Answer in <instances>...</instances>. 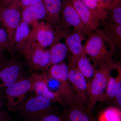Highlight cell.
I'll return each instance as SVG.
<instances>
[{
    "mask_svg": "<svg viewBox=\"0 0 121 121\" xmlns=\"http://www.w3.org/2000/svg\"><path fill=\"white\" fill-rule=\"evenodd\" d=\"M87 37L83 45L84 52L97 67L114 62L112 57L117 48L101 29L95 30Z\"/></svg>",
    "mask_w": 121,
    "mask_h": 121,
    "instance_id": "1",
    "label": "cell"
},
{
    "mask_svg": "<svg viewBox=\"0 0 121 121\" xmlns=\"http://www.w3.org/2000/svg\"><path fill=\"white\" fill-rule=\"evenodd\" d=\"M115 63L106 64L97 68L93 78L87 82L89 102L87 107L93 109L98 102L104 101L108 78L115 69Z\"/></svg>",
    "mask_w": 121,
    "mask_h": 121,
    "instance_id": "2",
    "label": "cell"
},
{
    "mask_svg": "<svg viewBox=\"0 0 121 121\" xmlns=\"http://www.w3.org/2000/svg\"><path fill=\"white\" fill-rule=\"evenodd\" d=\"M21 52L28 65L33 71H45L50 68L49 50L41 47L30 35Z\"/></svg>",
    "mask_w": 121,
    "mask_h": 121,
    "instance_id": "3",
    "label": "cell"
},
{
    "mask_svg": "<svg viewBox=\"0 0 121 121\" xmlns=\"http://www.w3.org/2000/svg\"><path fill=\"white\" fill-rule=\"evenodd\" d=\"M54 103L41 96L31 95L25 99L16 112L25 121L35 119L53 111Z\"/></svg>",
    "mask_w": 121,
    "mask_h": 121,
    "instance_id": "4",
    "label": "cell"
},
{
    "mask_svg": "<svg viewBox=\"0 0 121 121\" xmlns=\"http://www.w3.org/2000/svg\"><path fill=\"white\" fill-rule=\"evenodd\" d=\"M31 82L29 77L23 76L13 84L5 88L6 106L10 112H16L26 99L27 93L30 91Z\"/></svg>",
    "mask_w": 121,
    "mask_h": 121,
    "instance_id": "5",
    "label": "cell"
},
{
    "mask_svg": "<svg viewBox=\"0 0 121 121\" xmlns=\"http://www.w3.org/2000/svg\"><path fill=\"white\" fill-rule=\"evenodd\" d=\"M17 0L10 7L0 6V21L6 29L9 44V49L13 43L15 31L21 21L22 12Z\"/></svg>",
    "mask_w": 121,
    "mask_h": 121,
    "instance_id": "6",
    "label": "cell"
},
{
    "mask_svg": "<svg viewBox=\"0 0 121 121\" xmlns=\"http://www.w3.org/2000/svg\"><path fill=\"white\" fill-rule=\"evenodd\" d=\"M68 79L76 102L87 106V82L75 66H68Z\"/></svg>",
    "mask_w": 121,
    "mask_h": 121,
    "instance_id": "7",
    "label": "cell"
},
{
    "mask_svg": "<svg viewBox=\"0 0 121 121\" xmlns=\"http://www.w3.org/2000/svg\"><path fill=\"white\" fill-rule=\"evenodd\" d=\"M23 67L15 59L4 60L0 65V89H5L23 77Z\"/></svg>",
    "mask_w": 121,
    "mask_h": 121,
    "instance_id": "8",
    "label": "cell"
},
{
    "mask_svg": "<svg viewBox=\"0 0 121 121\" xmlns=\"http://www.w3.org/2000/svg\"><path fill=\"white\" fill-rule=\"evenodd\" d=\"M86 36L82 31L73 29L64 38L68 52L70 55L68 66H75L77 59L85 53L82 42L86 39Z\"/></svg>",
    "mask_w": 121,
    "mask_h": 121,
    "instance_id": "9",
    "label": "cell"
},
{
    "mask_svg": "<svg viewBox=\"0 0 121 121\" xmlns=\"http://www.w3.org/2000/svg\"><path fill=\"white\" fill-rule=\"evenodd\" d=\"M38 73L39 77L45 83L50 90L59 96L65 102L66 105L73 104L76 102L70 87L51 77L46 71Z\"/></svg>",
    "mask_w": 121,
    "mask_h": 121,
    "instance_id": "10",
    "label": "cell"
},
{
    "mask_svg": "<svg viewBox=\"0 0 121 121\" xmlns=\"http://www.w3.org/2000/svg\"><path fill=\"white\" fill-rule=\"evenodd\" d=\"M78 12L83 24L86 36L101 27L100 21L80 0H70Z\"/></svg>",
    "mask_w": 121,
    "mask_h": 121,
    "instance_id": "11",
    "label": "cell"
},
{
    "mask_svg": "<svg viewBox=\"0 0 121 121\" xmlns=\"http://www.w3.org/2000/svg\"><path fill=\"white\" fill-rule=\"evenodd\" d=\"M30 35L43 48L50 47L54 43L55 35L54 28L44 20L33 24Z\"/></svg>",
    "mask_w": 121,
    "mask_h": 121,
    "instance_id": "12",
    "label": "cell"
},
{
    "mask_svg": "<svg viewBox=\"0 0 121 121\" xmlns=\"http://www.w3.org/2000/svg\"><path fill=\"white\" fill-rule=\"evenodd\" d=\"M65 106L63 115L66 121H97L86 106L77 102Z\"/></svg>",
    "mask_w": 121,
    "mask_h": 121,
    "instance_id": "13",
    "label": "cell"
},
{
    "mask_svg": "<svg viewBox=\"0 0 121 121\" xmlns=\"http://www.w3.org/2000/svg\"><path fill=\"white\" fill-rule=\"evenodd\" d=\"M60 14L62 23L72 27L74 29L82 31L86 35L84 26L78 12L70 0H62Z\"/></svg>",
    "mask_w": 121,
    "mask_h": 121,
    "instance_id": "14",
    "label": "cell"
},
{
    "mask_svg": "<svg viewBox=\"0 0 121 121\" xmlns=\"http://www.w3.org/2000/svg\"><path fill=\"white\" fill-rule=\"evenodd\" d=\"M29 77L31 82L30 92H34L35 95L49 99L53 103L66 105L65 102L59 96L50 90L45 83L39 77L38 73H33Z\"/></svg>",
    "mask_w": 121,
    "mask_h": 121,
    "instance_id": "15",
    "label": "cell"
},
{
    "mask_svg": "<svg viewBox=\"0 0 121 121\" xmlns=\"http://www.w3.org/2000/svg\"><path fill=\"white\" fill-rule=\"evenodd\" d=\"M46 11L44 21L53 28L59 25L61 21L62 0H42Z\"/></svg>",
    "mask_w": 121,
    "mask_h": 121,
    "instance_id": "16",
    "label": "cell"
},
{
    "mask_svg": "<svg viewBox=\"0 0 121 121\" xmlns=\"http://www.w3.org/2000/svg\"><path fill=\"white\" fill-rule=\"evenodd\" d=\"M46 15V11L42 1L22 9L21 20L29 25H32L40 20H44Z\"/></svg>",
    "mask_w": 121,
    "mask_h": 121,
    "instance_id": "17",
    "label": "cell"
},
{
    "mask_svg": "<svg viewBox=\"0 0 121 121\" xmlns=\"http://www.w3.org/2000/svg\"><path fill=\"white\" fill-rule=\"evenodd\" d=\"M31 31L29 25L21 20L15 31L13 43L11 46L13 50L21 52L30 36Z\"/></svg>",
    "mask_w": 121,
    "mask_h": 121,
    "instance_id": "18",
    "label": "cell"
},
{
    "mask_svg": "<svg viewBox=\"0 0 121 121\" xmlns=\"http://www.w3.org/2000/svg\"><path fill=\"white\" fill-rule=\"evenodd\" d=\"M101 29L115 47L121 48V25L105 21L102 23Z\"/></svg>",
    "mask_w": 121,
    "mask_h": 121,
    "instance_id": "19",
    "label": "cell"
},
{
    "mask_svg": "<svg viewBox=\"0 0 121 121\" xmlns=\"http://www.w3.org/2000/svg\"><path fill=\"white\" fill-rule=\"evenodd\" d=\"M89 56L84 53L79 57L76 61L75 66L78 70L86 79L87 82L93 78L97 67L92 63Z\"/></svg>",
    "mask_w": 121,
    "mask_h": 121,
    "instance_id": "20",
    "label": "cell"
},
{
    "mask_svg": "<svg viewBox=\"0 0 121 121\" xmlns=\"http://www.w3.org/2000/svg\"><path fill=\"white\" fill-rule=\"evenodd\" d=\"M68 65L65 61L52 65L46 71L48 74L51 77L56 79L68 86L70 87L68 79Z\"/></svg>",
    "mask_w": 121,
    "mask_h": 121,
    "instance_id": "21",
    "label": "cell"
},
{
    "mask_svg": "<svg viewBox=\"0 0 121 121\" xmlns=\"http://www.w3.org/2000/svg\"><path fill=\"white\" fill-rule=\"evenodd\" d=\"M50 56V67L65 61L68 50L65 43L59 40L54 41L49 49Z\"/></svg>",
    "mask_w": 121,
    "mask_h": 121,
    "instance_id": "22",
    "label": "cell"
},
{
    "mask_svg": "<svg viewBox=\"0 0 121 121\" xmlns=\"http://www.w3.org/2000/svg\"><path fill=\"white\" fill-rule=\"evenodd\" d=\"M100 21L101 23L105 20L108 9L104 0H80Z\"/></svg>",
    "mask_w": 121,
    "mask_h": 121,
    "instance_id": "23",
    "label": "cell"
},
{
    "mask_svg": "<svg viewBox=\"0 0 121 121\" xmlns=\"http://www.w3.org/2000/svg\"><path fill=\"white\" fill-rule=\"evenodd\" d=\"M97 121H121V108L110 106L102 111Z\"/></svg>",
    "mask_w": 121,
    "mask_h": 121,
    "instance_id": "24",
    "label": "cell"
},
{
    "mask_svg": "<svg viewBox=\"0 0 121 121\" xmlns=\"http://www.w3.org/2000/svg\"><path fill=\"white\" fill-rule=\"evenodd\" d=\"M105 21L121 25V3L115 5L108 9Z\"/></svg>",
    "mask_w": 121,
    "mask_h": 121,
    "instance_id": "25",
    "label": "cell"
},
{
    "mask_svg": "<svg viewBox=\"0 0 121 121\" xmlns=\"http://www.w3.org/2000/svg\"><path fill=\"white\" fill-rule=\"evenodd\" d=\"M116 78L110 75L106 88L104 101H115L116 93Z\"/></svg>",
    "mask_w": 121,
    "mask_h": 121,
    "instance_id": "26",
    "label": "cell"
},
{
    "mask_svg": "<svg viewBox=\"0 0 121 121\" xmlns=\"http://www.w3.org/2000/svg\"><path fill=\"white\" fill-rule=\"evenodd\" d=\"M117 71V76L116 78V93L115 101L117 106L121 108V67L119 63H116L115 69Z\"/></svg>",
    "mask_w": 121,
    "mask_h": 121,
    "instance_id": "27",
    "label": "cell"
},
{
    "mask_svg": "<svg viewBox=\"0 0 121 121\" xmlns=\"http://www.w3.org/2000/svg\"><path fill=\"white\" fill-rule=\"evenodd\" d=\"M25 121H66L63 115L59 114L54 111L47 113L35 119Z\"/></svg>",
    "mask_w": 121,
    "mask_h": 121,
    "instance_id": "28",
    "label": "cell"
},
{
    "mask_svg": "<svg viewBox=\"0 0 121 121\" xmlns=\"http://www.w3.org/2000/svg\"><path fill=\"white\" fill-rule=\"evenodd\" d=\"M0 47L4 48H9V43L7 32L0 27Z\"/></svg>",
    "mask_w": 121,
    "mask_h": 121,
    "instance_id": "29",
    "label": "cell"
},
{
    "mask_svg": "<svg viewBox=\"0 0 121 121\" xmlns=\"http://www.w3.org/2000/svg\"><path fill=\"white\" fill-rule=\"evenodd\" d=\"M42 0H20L19 5L22 9L30 5L42 1Z\"/></svg>",
    "mask_w": 121,
    "mask_h": 121,
    "instance_id": "30",
    "label": "cell"
},
{
    "mask_svg": "<svg viewBox=\"0 0 121 121\" xmlns=\"http://www.w3.org/2000/svg\"><path fill=\"white\" fill-rule=\"evenodd\" d=\"M0 121H13L11 115L4 110H0Z\"/></svg>",
    "mask_w": 121,
    "mask_h": 121,
    "instance_id": "31",
    "label": "cell"
},
{
    "mask_svg": "<svg viewBox=\"0 0 121 121\" xmlns=\"http://www.w3.org/2000/svg\"><path fill=\"white\" fill-rule=\"evenodd\" d=\"M107 9H109L115 5L121 3V0H104Z\"/></svg>",
    "mask_w": 121,
    "mask_h": 121,
    "instance_id": "32",
    "label": "cell"
},
{
    "mask_svg": "<svg viewBox=\"0 0 121 121\" xmlns=\"http://www.w3.org/2000/svg\"><path fill=\"white\" fill-rule=\"evenodd\" d=\"M17 0H0V6L4 7H10Z\"/></svg>",
    "mask_w": 121,
    "mask_h": 121,
    "instance_id": "33",
    "label": "cell"
},
{
    "mask_svg": "<svg viewBox=\"0 0 121 121\" xmlns=\"http://www.w3.org/2000/svg\"><path fill=\"white\" fill-rule=\"evenodd\" d=\"M4 49L0 47V65L4 60Z\"/></svg>",
    "mask_w": 121,
    "mask_h": 121,
    "instance_id": "34",
    "label": "cell"
},
{
    "mask_svg": "<svg viewBox=\"0 0 121 121\" xmlns=\"http://www.w3.org/2000/svg\"><path fill=\"white\" fill-rule=\"evenodd\" d=\"M4 106L3 97L2 95L0 92V110L4 109Z\"/></svg>",
    "mask_w": 121,
    "mask_h": 121,
    "instance_id": "35",
    "label": "cell"
},
{
    "mask_svg": "<svg viewBox=\"0 0 121 121\" xmlns=\"http://www.w3.org/2000/svg\"></svg>",
    "mask_w": 121,
    "mask_h": 121,
    "instance_id": "36",
    "label": "cell"
}]
</instances>
